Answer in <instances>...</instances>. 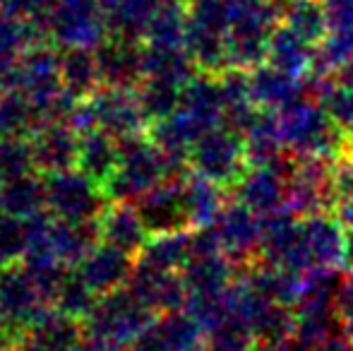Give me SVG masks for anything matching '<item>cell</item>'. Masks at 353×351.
<instances>
[{"label": "cell", "instance_id": "obj_1", "mask_svg": "<svg viewBox=\"0 0 353 351\" xmlns=\"http://www.w3.org/2000/svg\"><path fill=\"white\" fill-rule=\"evenodd\" d=\"M276 116L283 145L293 159H336L349 147V135L312 97H301Z\"/></svg>", "mask_w": 353, "mask_h": 351}, {"label": "cell", "instance_id": "obj_2", "mask_svg": "<svg viewBox=\"0 0 353 351\" xmlns=\"http://www.w3.org/2000/svg\"><path fill=\"white\" fill-rule=\"evenodd\" d=\"M283 0H228V68H252L267 63L270 39L281 22Z\"/></svg>", "mask_w": 353, "mask_h": 351}, {"label": "cell", "instance_id": "obj_3", "mask_svg": "<svg viewBox=\"0 0 353 351\" xmlns=\"http://www.w3.org/2000/svg\"><path fill=\"white\" fill-rule=\"evenodd\" d=\"M197 176H205L223 188H231L250 166L245 152V137L228 126H214L200 135L190 150Z\"/></svg>", "mask_w": 353, "mask_h": 351}, {"label": "cell", "instance_id": "obj_4", "mask_svg": "<svg viewBox=\"0 0 353 351\" xmlns=\"http://www.w3.org/2000/svg\"><path fill=\"white\" fill-rule=\"evenodd\" d=\"M349 229L334 210L301 217V260L303 272L346 270Z\"/></svg>", "mask_w": 353, "mask_h": 351}, {"label": "cell", "instance_id": "obj_5", "mask_svg": "<svg viewBox=\"0 0 353 351\" xmlns=\"http://www.w3.org/2000/svg\"><path fill=\"white\" fill-rule=\"evenodd\" d=\"M334 159H296L288 174L286 207L296 217L334 210Z\"/></svg>", "mask_w": 353, "mask_h": 351}, {"label": "cell", "instance_id": "obj_6", "mask_svg": "<svg viewBox=\"0 0 353 351\" xmlns=\"http://www.w3.org/2000/svg\"><path fill=\"white\" fill-rule=\"evenodd\" d=\"M219 248L236 263L245 265L257 258L262 243V217L233 200L221 210L216 221L210 226Z\"/></svg>", "mask_w": 353, "mask_h": 351}, {"label": "cell", "instance_id": "obj_7", "mask_svg": "<svg viewBox=\"0 0 353 351\" xmlns=\"http://www.w3.org/2000/svg\"><path fill=\"white\" fill-rule=\"evenodd\" d=\"M288 174L291 169H281V166L250 164L245 174L231 185V195L233 200L243 202L260 217H267L286 207Z\"/></svg>", "mask_w": 353, "mask_h": 351}, {"label": "cell", "instance_id": "obj_8", "mask_svg": "<svg viewBox=\"0 0 353 351\" xmlns=\"http://www.w3.org/2000/svg\"><path fill=\"white\" fill-rule=\"evenodd\" d=\"M250 72V94L252 101L267 111H281L288 103L298 101L305 94V77L288 75V72L274 68L272 63L252 68Z\"/></svg>", "mask_w": 353, "mask_h": 351}, {"label": "cell", "instance_id": "obj_9", "mask_svg": "<svg viewBox=\"0 0 353 351\" xmlns=\"http://www.w3.org/2000/svg\"><path fill=\"white\" fill-rule=\"evenodd\" d=\"M315 56H317L315 43H310L301 34L293 32L291 27L279 22V27L274 29V34L270 39L267 63H272V66L288 72V75L307 77L312 75V68H315Z\"/></svg>", "mask_w": 353, "mask_h": 351}, {"label": "cell", "instance_id": "obj_10", "mask_svg": "<svg viewBox=\"0 0 353 351\" xmlns=\"http://www.w3.org/2000/svg\"><path fill=\"white\" fill-rule=\"evenodd\" d=\"M183 111L190 118H195L205 130L223 123V94L219 75L202 72L200 77H192L185 85V92L181 94Z\"/></svg>", "mask_w": 353, "mask_h": 351}, {"label": "cell", "instance_id": "obj_11", "mask_svg": "<svg viewBox=\"0 0 353 351\" xmlns=\"http://www.w3.org/2000/svg\"><path fill=\"white\" fill-rule=\"evenodd\" d=\"M185 190V212H188V221L202 229H210L216 221V217L221 214V210L228 205L226 202V192L223 185L210 181L205 176L192 178L190 183L183 185Z\"/></svg>", "mask_w": 353, "mask_h": 351}, {"label": "cell", "instance_id": "obj_12", "mask_svg": "<svg viewBox=\"0 0 353 351\" xmlns=\"http://www.w3.org/2000/svg\"><path fill=\"white\" fill-rule=\"evenodd\" d=\"M281 22L315 46L330 34V14L322 0H283Z\"/></svg>", "mask_w": 353, "mask_h": 351}, {"label": "cell", "instance_id": "obj_13", "mask_svg": "<svg viewBox=\"0 0 353 351\" xmlns=\"http://www.w3.org/2000/svg\"><path fill=\"white\" fill-rule=\"evenodd\" d=\"M255 342L252 325L231 310L226 318L207 330V351H250Z\"/></svg>", "mask_w": 353, "mask_h": 351}, {"label": "cell", "instance_id": "obj_14", "mask_svg": "<svg viewBox=\"0 0 353 351\" xmlns=\"http://www.w3.org/2000/svg\"><path fill=\"white\" fill-rule=\"evenodd\" d=\"M332 185H334V205L353 202V154H349V152L334 159Z\"/></svg>", "mask_w": 353, "mask_h": 351}, {"label": "cell", "instance_id": "obj_15", "mask_svg": "<svg viewBox=\"0 0 353 351\" xmlns=\"http://www.w3.org/2000/svg\"><path fill=\"white\" fill-rule=\"evenodd\" d=\"M336 315H339L341 330L353 337V272L344 277L336 294Z\"/></svg>", "mask_w": 353, "mask_h": 351}, {"label": "cell", "instance_id": "obj_16", "mask_svg": "<svg viewBox=\"0 0 353 351\" xmlns=\"http://www.w3.org/2000/svg\"><path fill=\"white\" fill-rule=\"evenodd\" d=\"M330 14V29L353 34V0H322Z\"/></svg>", "mask_w": 353, "mask_h": 351}, {"label": "cell", "instance_id": "obj_17", "mask_svg": "<svg viewBox=\"0 0 353 351\" xmlns=\"http://www.w3.org/2000/svg\"><path fill=\"white\" fill-rule=\"evenodd\" d=\"M312 351H353V337L346 334L344 330H336L334 334H330L325 342H320Z\"/></svg>", "mask_w": 353, "mask_h": 351}, {"label": "cell", "instance_id": "obj_18", "mask_svg": "<svg viewBox=\"0 0 353 351\" xmlns=\"http://www.w3.org/2000/svg\"><path fill=\"white\" fill-rule=\"evenodd\" d=\"M250 351H296L291 342H267V339H257L250 347Z\"/></svg>", "mask_w": 353, "mask_h": 351}, {"label": "cell", "instance_id": "obj_19", "mask_svg": "<svg viewBox=\"0 0 353 351\" xmlns=\"http://www.w3.org/2000/svg\"><path fill=\"white\" fill-rule=\"evenodd\" d=\"M332 77H334V80L339 82V85L353 87V58H351V61H346L344 66H341L339 70H336Z\"/></svg>", "mask_w": 353, "mask_h": 351}, {"label": "cell", "instance_id": "obj_20", "mask_svg": "<svg viewBox=\"0 0 353 351\" xmlns=\"http://www.w3.org/2000/svg\"><path fill=\"white\" fill-rule=\"evenodd\" d=\"M346 272H353V229H349V241H346Z\"/></svg>", "mask_w": 353, "mask_h": 351}, {"label": "cell", "instance_id": "obj_21", "mask_svg": "<svg viewBox=\"0 0 353 351\" xmlns=\"http://www.w3.org/2000/svg\"><path fill=\"white\" fill-rule=\"evenodd\" d=\"M346 152H349V154H353V137H349V147H346Z\"/></svg>", "mask_w": 353, "mask_h": 351}]
</instances>
